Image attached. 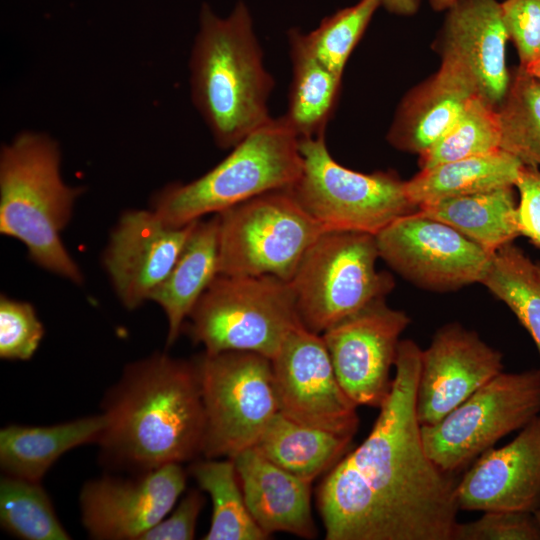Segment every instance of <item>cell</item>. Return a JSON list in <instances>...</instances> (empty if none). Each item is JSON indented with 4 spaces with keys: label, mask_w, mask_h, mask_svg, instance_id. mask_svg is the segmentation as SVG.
<instances>
[{
    "label": "cell",
    "mask_w": 540,
    "mask_h": 540,
    "mask_svg": "<svg viewBox=\"0 0 540 540\" xmlns=\"http://www.w3.org/2000/svg\"><path fill=\"white\" fill-rule=\"evenodd\" d=\"M422 350L400 340L395 376L364 441L316 494L327 540H452L458 481L427 455L416 411Z\"/></svg>",
    "instance_id": "obj_1"
},
{
    "label": "cell",
    "mask_w": 540,
    "mask_h": 540,
    "mask_svg": "<svg viewBox=\"0 0 540 540\" xmlns=\"http://www.w3.org/2000/svg\"><path fill=\"white\" fill-rule=\"evenodd\" d=\"M97 444L111 467L136 473L202 455L205 412L196 361L164 352L128 364L102 403Z\"/></svg>",
    "instance_id": "obj_2"
},
{
    "label": "cell",
    "mask_w": 540,
    "mask_h": 540,
    "mask_svg": "<svg viewBox=\"0 0 540 540\" xmlns=\"http://www.w3.org/2000/svg\"><path fill=\"white\" fill-rule=\"evenodd\" d=\"M199 19L189 59L191 97L217 146L231 149L271 118L274 80L244 3L225 18L204 4Z\"/></svg>",
    "instance_id": "obj_3"
},
{
    "label": "cell",
    "mask_w": 540,
    "mask_h": 540,
    "mask_svg": "<svg viewBox=\"0 0 540 540\" xmlns=\"http://www.w3.org/2000/svg\"><path fill=\"white\" fill-rule=\"evenodd\" d=\"M82 191L62 179L60 148L49 135L24 131L2 146L1 234L21 241L36 265L75 284L83 275L61 233Z\"/></svg>",
    "instance_id": "obj_4"
},
{
    "label": "cell",
    "mask_w": 540,
    "mask_h": 540,
    "mask_svg": "<svg viewBox=\"0 0 540 540\" xmlns=\"http://www.w3.org/2000/svg\"><path fill=\"white\" fill-rule=\"evenodd\" d=\"M302 168L298 136L284 116L271 117L201 177L158 191L152 210L168 225L184 226L260 194L289 188Z\"/></svg>",
    "instance_id": "obj_5"
},
{
    "label": "cell",
    "mask_w": 540,
    "mask_h": 540,
    "mask_svg": "<svg viewBox=\"0 0 540 540\" xmlns=\"http://www.w3.org/2000/svg\"><path fill=\"white\" fill-rule=\"evenodd\" d=\"M188 334L207 353L251 351L270 360L297 325L288 281L218 274L188 316Z\"/></svg>",
    "instance_id": "obj_6"
},
{
    "label": "cell",
    "mask_w": 540,
    "mask_h": 540,
    "mask_svg": "<svg viewBox=\"0 0 540 540\" xmlns=\"http://www.w3.org/2000/svg\"><path fill=\"white\" fill-rule=\"evenodd\" d=\"M375 235L325 231L310 246L289 281L300 323L322 334L385 298L394 288L391 274L378 271Z\"/></svg>",
    "instance_id": "obj_7"
},
{
    "label": "cell",
    "mask_w": 540,
    "mask_h": 540,
    "mask_svg": "<svg viewBox=\"0 0 540 540\" xmlns=\"http://www.w3.org/2000/svg\"><path fill=\"white\" fill-rule=\"evenodd\" d=\"M303 168L289 190L326 231L377 235L391 222L418 211L405 181L391 172L361 173L338 163L325 135L299 139Z\"/></svg>",
    "instance_id": "obj_8"
},
{
    "label": "cell",
    "mask_w": 540,
    "mask_h": 540,
    "mask_svg": "<svg viewBox=\"0 0 540 540\" xmlns=\"http://www.w3.org/2000/svg\"><path fill=\"white\" fill-rule=\"evenodd\" d=\"M217 216L221 275H272L289 282L307 250L326 231L289 188L260 194Z\"/></svg>",
    "instance_id": "obj_9"
},
{
    "label": "cell",
    "mask_w": 540,
    "mask_h": 540,
    "mask_svg": "<svg viewBox=\"0 0 540 540\" xmlns=\"http://www.w3.org/2000/svg\"><path fill=\"white\" fill-rule=\"evenodd\" d=\"M205 412L202 455L233 459L255 445L278 412L271 360L251 351L195 359Z\"/></svg>",
    "instance_id": "obj_10"
},
{
    "label": "cell",
    "mask_w": 540,
    "mask_h": 540,
    "mask_svg": "<svg viewBox=\"0 0 540 540\" xmlns=\"http://www.w3.org/2000/svg\"><path fill=\"white\" fill-rule=\"evenodd\" d=\"M540 415V368L501 372L433 425L421 426L429 458L453 474Z\"/></svg>",
    "instance_id": "obj_11"
},
{
    "label": "cell",
    "mask_w": 540,
    "mask_h": 540,
    "mask_svg": "<svg viewBox=\"0 0 540 540\" xmlns=\"http://www.w3.org/2000/svg\"><path fill=\"white\" fill-rule=\"evenodd\" d=\"M375 237L379 257L390 268L437 292L480 283L491 257L454 228L418 211L397 218Z\"/></svg>",
    "instance_id": "obj_12"
},
{
    "label": "cell",
    "mask_w": 540,
    "mask_h": 540,
    "mask_svg": "<svg viewBox=\"0 0 540 540\" xmlns=\"http://www.w3.org/2000/svg\"><path fill=\"white\" fill-rule=\"evenodd\" d=\"M271 365L278 412L303 425L355 435L358 406L342 389L321 334L297 325Z\"/></svg>",
    "instance_id": "obj_13"
},
{
    "label": "cell",
    "mask_w": 540,
    "mask_h": 540,
    "mask_svg": "<svg viewBox=\"0 0 540 540\" xmlns=\"http://www.w3.org/2000/svg\"><path fill=\"white\" fill-rule=\"evenodd\" d=\"M410 317L377 299L321 334L336 377L356 406L380 408L388 397L399 338Z\"/></svg>",
    "instance_id": "obj_14"
},
{
    "label": "cell",
    "mask_w": 540,
    "mask_h": 540,
    "mask_svg": "<svg viewBox=\"0 0 540 540\" xmlns=\"http://www.w3.org/2000/svg\"><path fill=\"white\" fill-rule=\"evenodd\" d=\"M185 487L180 463L131 478L106 475L87 481L79 497L83 527L92 539L140 540L173 509Z\"/></svg>",
    "instance_id": "obj_15"
},
{
    "label": "cell",
    "mask_w": 540,
    "mask_h": 540,
    "mask_svg": "<svg viewBox=\"0 0 540 540\" xmlns=\"http://www.w3.org/2000/svg\"><path fill=\"white\" fill-rule=\"evenodd\" d=\"M503 354L457 322L440 327L422 350L416 392L421 426L433 425L503 372Z\"/></svg>",
    "instance_id": "obj_16"
},
{
    "label": "cell",
    "mask_w": 540,
    "mask_h": 540,
    "mask_svg": "<svg viewBox=\"0 0 540 540\" xmlns=\"http://www.w3.org/2000/svg\"><path fill=\"white\" fill-rule=\"evenodd\" d=\"M196 221L176 227L153 210H128L121 215L104 251L103 264L127 309L134 310L149 300L173 268Z\"/></svg>",
    "instance_id": "obj_17"
},
{
    "label": "cell",
    "mask_w": 540,
    "mask_h": 540,
    "mask_svg": "<svg viewBox=\"0 0 540 540\" xmlns=\"http://www.w3.org/2000/svg\"><path fill=\"white\" fill-rule=\"evenodd\" d=\"M456 496L459 510L533 513L540 506V415L511 442L476 458Z\"/></svg>",
    "instance_id": "obj_18"
},
{
    "label": "cell",
    "mask_w": 540,
    "mask_h": 540,
    "mask_svg": "<svg viewBox=\"0 0 540 540\" xmlns=\"http://www.w3.org/2000/svg\"><path fill=\"white\" fill-rule=\"evenodd\" d=\"M441 35L442 60L461 68L478 94L498 107L510 78L506 66L509 39L496 0H455Z\"/></svg>",
    "instance_id": "obj_19"
},
{
    "label": "cell",
    "mask_w": 540,
    "mask_h": 540,
    "mask_svg": "<svg viewBox=\"0 0 540 540\" xmlns=\"http://www.w3.org/2000/svg\"><path fill=\"white\" fill-rule=\"evenodd\" d=\"M247 508L269 538L286 532L312 539L311 483L277 466L254 447L233 458Z\"/></svg>",
    "instance_id": "obj_20"
},
{
    "label": "cell",
    "mask_w": 540,
    "mask_h": 540,
    "mask_svg": "<svg viewBox=\"0 0 540 540\" xmlns=\"http://www.w3.org/2000/svg\"><path fill=\"white\" fill-rule=\"evenodd\" d=\"M476 94L469 76L442 60L437 73L403 100L388 141L399 150L420 155L448 131Z\"/></svg>",
    "instance_id": "obj_21"
},
{
    "label": "cell",
    "mask_w": 540,
    "mask_h": 540,
    "mask_svg": "<svg viewBox=\"0 0 540 540\" xmlns=\"http://www.w3.org/2000/svg\"><path fill=\"white\" fill-rule=\"evenodd\" d=\"M106 425L101 412L49 426L10 424L0 430V466L4 475L40 482L66 452L97 443Z\"/></svg>",
    "instance_id": "obj_22"
},
{
    "label": "cell",
    "mask_w": 540,
    "mask_h": 540,
    "mask_svg": "<svg viewBox=\"0 0 540 540\" xmlns=\"http://www.w3.org/2000/svg\"><path fill=\"white\" fill-rule=\"evenodd\" d=\"M217 275L218 216L214 214L196 221L173 268L149 297L167 317L168 346L175 343L185 319Z\"/></svg>",
    "instance_id": "obj_23"
},
{
    "label": "cell",
    "mask_w": 540,
    "mask_h": 540,
    "mask_svg": "<svg viewBox=\"0 0 540 540\" xmlns=\"http://www.w3.org/2000/svg\"><path fill=\"white\" fill-rule=\"evenodd\" d=\"M513 187L450 197L419 206L418 212L454 228L489 254L521 236Z\"/></svg>",
    "instance_id": "obj_24"
},
{
    "label": "cell",
    "mask_w": 540,
    "mask_h": 540,
    "mask_svg": "<svg viewBox=\"0 0 540 540\" xmlns=\"http://www.w3.org/2000/svg\"><path fill=\"white\" fill-rule=\"evenodd\" d=\"M524 164L499 149L421 170L405 181L408 199L417 207L437 200L515 187Z\"/></svg>",
    "instance_id": "obj_25"
},
{
    "label": "cell",
    "mask_w": 540,
    "mask_h": 540,
    "mask_svg": "<svg viewBox=\"0 0 540 540\" xmlns=\"http://www.w3.org/2000/svg\"><path fill=\"white\" fill-rule=\"evenodd\" d=\"M292 80L284 118L299 139L325 135L336 108L342 76L329 70L309 50L304 33H288Z\"/></svg>",
    "instance_id": "obj_26"
},
{
    "label": "cell",
    "mask_w": 540,
    "mask_h": 540,
    "mask_svg": "<svg viewBox=\"0 0 540 540\" xmlns=\"http://www.w3.org/2000/svg\"><path fill=\"white\" fill-rule=\"evenodd\" d=\"M352 439L300 424L277 412L253 447L277 466L311 483L347 453Z\"/></svg>",
    "instance_id": "obj_27"
},
{
    "label": "cell",
    "mask_w": 540,
    "mask_h": 540,
    "mask_svg": "<svg viewBox=\"0 0 540 540\" xmlns=\"http://www.w3.org/2000/svg\"><path fill=\"white\" fill-rule=\"evenodd\" d=\"M189 471L212 501L211 524L203 539H268L247 508L233 459L205 458L194 462Z\"/></svg>",
    "instance_id": "obj_28"
},
{
    "label": "cell",
    "mask_w": 540,
    "mask_h": 540,
    "mask_svg": "<svg viewBox=\"0 0 540 540\" xmlns=\"http://www.w3.org/2000/svg\"><path fill=\"white\" fill-rule=\"evenodd\" d=\"M480 283L514 313L540 355V260L505 244L491 255Z\"/></svg>",
    "instance_id": "obj_29"
},
{
    "label": "cell",
    "mask_w": 540,
    "mask_h": 540,
    "mask_svg": "<svg viewBox=\"0 0 540 540\" xmlns=\"http://www.w3.org/2000/svg\"><path fill=\"white\" fill-rule=\"evenodd\" d=\"M497 111L500 148L524 165L540 166V81L518 67Z\"/></svg>",
    "instance_id": "obj_30"
},
{
    "label": "cell",
    "mask_w": 540,
    "mask_h": 540,
    "mask_svg": "<svg viewBox=\"0 0 540 540\" xmlns=\"http://www.w3.org/2000/svg\"><path fill=\"white\" fill-rule=\"evenodd\" d=\"M0 523L23 540H69L40 482L4 475L0 481Z\"/></svg>",
    "instance_id": "obj_31"
},
{
    "label": "cell",
    "mask_w": 540,
    "mask_h": 540,
    "mask_svg": "<svg viewBox=\"0 0 540 540\" xmlns=\"http://www.w3.org/2000/svg\"><path fill=\"white\" fill-rule=\"evenodd\" d=\"M497 107L474 95L455 123L431 147L419 155L421 170L436 165L487 154L500 148Z\"/></svg>",
    "instance_id": "obj_32"
},
{
    "label": "cell",
    "mask_w": 540,
    "mask_h": 540,
    "mask_svg": "<svg viewBox=\"0 0 540 540\" xmlns=\"http://www.w3.org/2000/svg\"><path fill=\"white\" fill-rule=\"evenodd\" d=\"M381 0H360L324 18L305 42L312 54L329 70L342 76L354 47L366 30Z\"/></svg>",
    "instance_id": "obj_33"
},
{
    "label": "cell",
    "mask_w": 540,
    "mask_h": 540,
    "mask_svg": "<svg viewBox=\"0 0 540 540\" xmlns=\"http://www.w3.org/2000/svg\"><path fill=\"white\" fill-rule=\"evenodd\" d=\"M44 327L34 307L1 295L0 357L5 360H29L43 338Z\"/></svg>",
    "instance_id": "obj_34"
},
{
    "label": "cell",
    "mask_w": 540,
    "mask_h": 540,
    "mask_svg": "<svg viewBox=\"0 0 540 540\" xmlns=\"http://www.w3.org/2000/svg\"><path fill=\"white\" fill-rule=\"evenodd\" d=\"M452 540H540L532 512L486 511L471 522L457 523Z\"/></svg>",
    "instance_id": "obj_35"
},
{
    "label": "cell",
    "mask_w": 540,
    "mask_h": 540,
    "mask_svg": "<svg viewBox=\"0 0 540 540\" xmlns=\"http://www.w3.org/2000/svg\"><path fill=\"white\" fill-rule=\"evenodd\" d=\"M502 20L517 49L519 67L526 68L540 57V0H504Z\"/></svg>",
    "instance_id": "obj_36"
},
{
    "label": "cell",
    "mask_w": 540,
    "mask_h": 540,
    "mask_svg": "<svg viewBox=\"0 0 540 540\" xmlns=\"http://www.w3.org/2000/svg\"><path fill=\"white\" fill-rule=\"evenodd\" d=\"M199 490H190L161 521L145 532L140 540H191L204 505Z\"/></svg>",
    "instance_id": "obj_37"
},
{
    "label": "cell",
    "mask_w": 540,
    "mask_h": 540,
    "mask_svg": "<svg viewBox=\"0 0 540 540\" xmlns=\"http://www.w3.org/2000/svg\"><path fill=\"white\" fill-rule=\"evenodd\" d=\"M515 187L519 192L517 215L520 234L540 249V170L538 167L524 165Z\"/></svg>",
    "instance_id": "obj_38"
},
{
    "label": "cell",
    "mask_w": 540,
    "mask_h": 540,
    "mask_svg": "<svg viewBox=\"0 0 540 540\" xmlns=\"http://www.w3.org/2000/svg\"><path fill=\"white\" fill-rule=\"evenodd\" d=\"M381 5L389 12L400 15H411L417 11L419 0H381Z\"/></svg>",
    "instance_id": "obj_39"
},
{
    "label": "cell",
    "mask_w": 540,
    "mask_h": 540,
    "mask_svg": "<svg viewBox=\"0 0 540 540\" xmlns=\"http://www.w3.org/2000/svg\"><path fill=\"white\" fill-rule=\"evenodd\" d=\"M431 7L436 11L447 10L455 0H429Z\"/></svg>",
    "instance_id": "obj_40"
},
{
    "label": "cell",
    "mask_w": 540,
    "mask_h": 540,
    "mask_svg": "<svg viewBox=\"0 0 540 540\" xmlns=\"http://www.w3.org/2000/svg\"><path fill=\"white\" fill-rule=\"evenodd\" d=\"M522 69H524L540 81V57L533 61L531 64H529L526 68Z\"/></svg>",
    "instance_id": "obj_41"
},
{
    "label": "cell",
    "mask_w": 540,
    "mask_h": 540,
    "mask_svg": "<svg viewBox=\"0 0 540 540\" xmlns=\"http://www.w3.org/2000/svg\"><path fill=\"white\" fill-rule=\"evenodd\" d=\"M539 526H540V506L533 512Z\"/></svg>",
    "instance_id": "obj_42"
}]
</instances>
